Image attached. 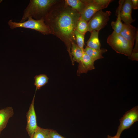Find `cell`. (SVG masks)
I'll list each match as a JSON object with an SVG mask.
<instances>
[{
	"label": "cell",
	"instance_id": "obj_14",
	"mask_svg": "<svg viewBox=\"0 0 138 138\" xmlns=\"http://www.w3.org/2000/svg\"><path fill=\"white\" fill-rule=\"evenodd\" d=\"M84 52L95 61L103 58L102 54L106 52L107 50L103 48L96 49L89 48L87 46L84 49Z\"/></svg>",
	"mask_w": 138,
	"mask_h": 138
},
{
	"label": "cell",
	"instance_id": "obj_13",
	"mask_svg": "<svg viewBox=\"0 0 138 138\" xmlns=\"http://www.w3.org/2000/svg\"><path fill=\"white\" fill-rule=\"evenodd\" d=\"M124 0H120L119 1V6L117 9L116 13L117 18L115 21H112L111 25L114 31L118 33H119L121 29L123 24L121 19L120 13L121 7L124 2Z\"/></svg>",
	"mask_w": 138,
	"mask_h": 138
},
{
	"label": "cell",
	"instance_id": "obj_4",
	"mask_svg": "<svg viewBox=\"0 0 138 138\" xmlns=\"http://www.w3.org/2000/svg\"><path fill=\"white\" fill-rule=\"evenodd\" d=\"M8 23L11 29L22 28L34 30L44 35L51 34L50 30L45 24L43 18L36 20L29 17L26 21L21 22L13 21L11 19L8 21Z\"/></svg>",
	"mask_w": 138,
	"mask_h": 138
},
{
	"label": "cell",
	"instance_id": "obj_21",
	"mask_svg": "<svg viewBox=\"0 0 138 138\" xmlns=\"http://www.w3.org/2000/svg\"><path fill=\"white\" fill-rule=\"evenodd\" d=\"M74 34L75 37L77 45L80 48L83 50L85 34H81L76 30L74 31Z\"/></svg>",
	"mask_w": 138,
	"mask_h": 138
},
{
	"label": "cell",
	"instance_id": "obj_19",
	"mask_svg": "<svg viewBox=\"0 0 138 138\" xmlns=\"http://www.w3.org/2000/svg\"><path fill=\"white\" fill-rule=\"evenodd\" d=\"M75 30L81 34H85L87 31H88L87 21L80 17L77 22Z\"/></svg>",
	"mask_w": 138,
	"mask_h": 138
},
{
	"label": "cell",
	"instance_id": "obj_23",
	"mask_svg": "<svg viewBox=\"0 0 138 138\" xmlns=\"http://www.w3.org/2000/svg\"><path fill=\"white\" fill-rule=\"evenodd\" d=\"M132 9H136L138 8V0H131Z\"/></svg>",
	"mask_w": 138,
	"mask_h": 138
},
{
	"label": "cell",
	"instance_id": "obj_10",
	"mask_svg": "<svg viewBox=\"0 0 138 138\" xmlns=\"http://www.w3.org/2000/svg\"><path fill=\"white\" fill-rule=\"evenodd\" d=\"M94 61L84 52L81 59L79 63L77 71L78 75L82 73H87L90 70L95 69Z\"/></svg>",
	"mask_w": 138,
	"mask_h": 138
},
{
	"label": "cell",
	"instance_id": "obj_11",
	"mask_svg": "<svg viewBox=\"0 0 138 138\" xmlns=\"http://www.w3.org/2000/svg\"><path fill=\"white\" fill-rule=\"evenodd\" d=\"M136 29L131 24H123L119 34L127 40L134 44Z\"/></svg>",
	"mask_w": 138,
	"mask_h": 138
},
{
	"label": "cell",
	"instance_id": "obj_8",
	"mask_svg": "<svg viewBox=\"0 0 138 138\" xmlns=\"http://www.w3.org/2000/svg\"><path fill=\"white\" fill-rule=\"evenodd\" d=\"M35 96V94L26 115L27 124L26 129L29 138H33L34 134L38 127L34 107Z\"/></svg>",
	"mask_w": 138,
	"mask_h": 138
},
{
	"label": "cell",
	"instance_id": "obj_7",
	"mask_svg": "<svg viewBox=\"0 0 138 138\" xmlns=\"http://www.w3.org/2000/svg\"><path fill=\"white\" fill-rule=\"evenodd\" d=\"M120 124L118 127L117 131L115 135L120 137L124 130L128 129L135 122L138 121V106H135L127 111L120 119Z\"/></svg>",
	"mask_w": 138,
	"mask_h": 138
},
{
	"label": "cell",
	"instance_id": "obj_3",
	"mask_svg": "<svg viewBox=\"0 0 138 138\" xmlns=\"http://www.w3.org/2000/svg\"><path fill=\"white\" fill-rule=\"evenodd\" d=\"M107 42L116 52L128 57L132 52L134 45L114 31L108 37Z\"/></svg>",
	"mask_w": 138,
	"mask_h": 138
},
{
	"label": "cell",
	"instance_id": "obj_9",
	"mask_svg": "<svg viewBox=\"0 0 138 138\" xmlns=\"http://www.w3.org/2000/svg\"><path fill=\"white\" fill-rule=\"evenodd\" d=\"M132 9L131 0H124L120 13L121 20L123 21L124 23L131 24L135 20L132 18Z\"/></svg>",
	"mask_w": 138,
	"mask_h": 138
},
{
	"label": "cell",
	"instance_id": "obj_18",
	"mask_svg": "<svg viewBox=\"0 0 138 138\" xmlns=\"http://www.w3.org/2000/svg\"><path fill=\"white\" fill-rule=\"evenodd\" d=\"M35 80L34 85L36 87V91L39 89L43 86L47 84L49 78L46 75L40 74L36 75L34 77Z\"/></svg>",
	"mask_w": 138,
	"mask_h": 138
},
{
	"label": "cell",
	"instance_id": "obj_26",
	"mask_svg": "<svg viewBox=\"0 0 138 138\" xmlns=\"http://www.w3.org/2000/svg\"><path fill=\"white\" fill-rule=\"evenodd\" d=\"M1 133V132H0V134Z\"/></svg>",
	"mask_w": 138,
	"mask_h": 138
},
{
	"label": "cell",
	"instance_id": "obj_20",
	"mask_svg": "<svg viewBox=\"0 0 138 138\" xmlns=\"http://www.w3.org/2000/svg\"><path fill=\"white\" fill-rule=\"evenodd\" d=\"M50 129H44L38 126L34 132L32 138H50Z\"/></svg>",
	"mask_w": 138,
	"mask_h": 138
},
{
	"label": "cell",
	"instance_id": "obj_17",
	"mask_svg": "<svg viewBox=\"0 0 138 138\" xmlns=\"http://www.w3.org/2000/svg\"><path fill=\"white\" fill-rule=\"evenodd\" d=\"M71 49V53L72 56H73V61L79 63L83 55L84 49L83 50L80 48L74 42L72 43Z\"/></svg>",
	"mask_w": 138,
	"mask_h": 138
},
{
	"label": "cell",
	"instance_id": "obj_1",
	"mask_svg": "<svg viewBox=\"0 0 138 138\" xmlns=\"http://www.w3.org/2000/svg\"><path fill=\"white\" fill-rule=\"evenodd\" d=\"M80 17V14L66 4L64 0H58L44 18L51 34L65 44L73 65L74 63L71 53L72 43L75 39L74 32Z\"/></svg>",
	"mask_w": 138,
	"mask_h": 138
},
{
	"label": "cell",
	"instance_id": "obj_2",
	"mask_svg": "<svg viewBox=\"0 0 138 138\" xmlns=\"http://www.w3.org/2000/svg\"><path fill=\"white\" fill-rule=\"evenodd\" d=\"M57 0H31L24 11L20 22L26 21L29 17L36 20L44 18Z\"/></svg>",
	"mask_w": 138,
	"mask_h": 138
},
{
	"label": "cell",
	"instance_id": "obj_22",
	"mask_svg": "<svg viewBox=\"0 0 138 138\" xmlns=\"http://www.w3.org/2000/svg\"><path fill=\"white\" fill-rule=\"evenodd\" d=\"M49 136L50 138H66L58 133L56 131L50 129Z\"/></svg>",
	"mask_w": 138,
	"mask_h": 138
},
{
	"label": "cell",
	"instance_id": "obj_5",
	"mask_svg": "<svg viewBox=\"0 0 138 138\" xmlns=\"http://www.w3.org/2000/svg\"><path fill=\"white\" fill-rule=\"evenodd\" d=\"M85 7L80 15V18L86 21H89L98 11L106 8L112 0H82Z\"/></svg>",
	"mask_w": 138,
	"mask_h": 138
},
{
	"label": "cell",
	"instance_id": "obj_16",
	"mask_svg": "<svg viewBox=\"0 0 138 138\" xmlns=\"http://www.w3.org/2000/svg\"><path fill=\"white\" fill-rule=\"evenodd\" d=\"M64 1L66 4L76 10L79 13L80 15L85 7V4L82 0H65Z\"/></svg>",
	"mask_w": 138,
	"mask_h": 138
},
{
	"label": "cell",
	"instance_id": "obj_12",
	"mask_svg": "<svg viewBox=\"0 0 138 138\" xmlns=\"http://www.w3.org/2000/svg\"><path fill=\"white\" fill-rule=\"evenodd\" d=\"M14 114L13 109L11 107L0 110V132L5 128L9 119Z\"/></svg>",
	"mask_w": 138,
	"mask_h": 138
},
{
	"label": "cell",
	"instance_id": "obj_24",
	"mask_svg": "<svg viewBox=\"0 0 138 138\" xmlns=\"http://www.w3.org/2000/svg\"><path fill=\"white\" fill-rule=\"evenodd\" d=\"M107 138H120V137H117L115 136H111L109 135H108L107 136Z\"/></svg>",
	"mask_w": 138,
	"mask_h": 138
},
{
	"label": "cell",
	"instance_id": "obj_15",
	"mask_svg": "<svg viewBox=\"0 0 138 138\" xmlns=\"http://www.w3.org/2000/svg\"><path fill=\"white\" fill-rule=\"evenodd\" d=\"M99 32L95 30L90 32V38L86 42L87 47L96 49H100L101 44L98 38Z\"/></svg>",
	"mask_w": 138,
	"mask_h": 138
},
{
	"label": "cell",
	"instance_id": "obj_6",
	"mask_svg": "<svg viewBox=\"0 0 138 138\" xmlns=\"http://www.w3.org/2000/svg\"><path fill=\"white\" fill-rule=\"evenodd\" d=\"M111 13L110 11L104 12L102 10L96 12L88 22V31L99 32L107 24Z\"/></svg>",
	"mask_w": 138,
	"mask_h": 138
},
{
	"label": "cell",
	"instance_id": "obj_25",
	"mask_svg": "<svg viewBox=\"0 0 138 138\" xmlns=\"http://www.w3.org/2000/svg\"><path fill=\"white\" fill-rule=\"evenodd\" d=\"M3 1L2 0H0V3Z\"/></svg>",
	"mask_w": 138,
	"mask_h": 138
}]
</instances>
